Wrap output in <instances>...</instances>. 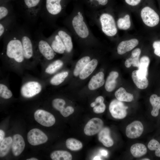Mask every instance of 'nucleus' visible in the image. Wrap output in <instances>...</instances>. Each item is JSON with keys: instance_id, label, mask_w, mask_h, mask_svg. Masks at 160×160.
<instances>
[{"instance_id": "nucleus-3", "label": "nucleus", "mask_w": 160, "mask_h": 160, "mask_svg": "<svg viewBox=\"0 0 160 160\" xmlns=\"http://www.w3.org/2000/svg\"><path fill=\"white\" fill-rule=\"evenodd\" d=\"M72 36L68 30L59 27L47 39L55 53L68 55L72 52Z\"/></svg>"}, {"instance_id": "nucleus-50", "label": "nucleus", "mask_w": 160, "mask_h": 160, "mask_svg": "<svg viewBox=\"0 0 160 160\" xmlns=\"http://www.w3.org/2000/svg\"><path fill=\"white\" fill-rule=\"evenodd\" d=\"M158 1H159V2L160 4V0H158Z\"/></svg>"}, {"instance_id": "nucleus-26", "label": "nucleus", "mask_w": 160, "mask_h": 160, "mask_svg": "<svg viewBox=\"0 0 160 160\" xmlns=\"http://www.w3.org/2000/svg\"><path fill=\"white\" fill-rule=\"evenodd\" d=\"M119 76V73L116 71L111 72L108 76L105 82V87L106 91L111 92L115 88L116 79Z\"/></svg>"}, {"instance_id": "nucleus-31", "label": "nucleus", "mask_w": 160, "mask_h": 160, "mask_svg": "<svg viewBox=\"0 0 160 160\" xmlns=\"http://www.w3.org/2000/svg\"><path fill=\"white\" fill-rule=\"evenodd\" d=\"M89 55L82 57L77 62L73 71V74L76 77L79 75L81 72L86 65L91 60Z\"/></svg>"}, {"instance_id": "nucleus-20", "label": "nucleus", "mask_w": 160, "mask_h": 160, "mask_svg": "<svg viewBox=\"0 0 160 160\" xmlns=\"http://www.w3.org/2000/svg\"><path fill=\"white\" fill-rule=\"evenodd\" d=\"M68 75L67 71H63L57 73L49 78L44 80L46 86L50 85L53 86H58L63 83Z\"/></svg>"}, {"instance_id": "nucleus-30", "label": "nucleus", "mask_w": 160, "mask_h": 160, "mask_svg": "<svg viewBox=\"0 0 160 160\" xmlns=\"http://www.w3.org/2000/svg\"><path fill=\"white\" fill-rule=\"evenodd\" d=\"M115 95L118 100L122 102H130L133 100L132 94L127 92L124 88L121 87L115 92Z\"/></svg>"}, {"instance_id": "nucleus-38", "label": "nucleus", "mask_w": 160, "mask_h": 160, "mask_svg": "<svg viewBox=\"0 0 160 160\" xmlns=\"http://www.w3.org/2000/svg\"><path fill=\"white\" fill-rule=\"evenodd\" d=\"M148 147L150 150H155L156 156L160 157V143L157 140L154 139L151 140L148 144Z\"/></svg>"}, {"instance_id": "nucleus-40", "label": "nucleus", "mask_w": 160, "mask_h": 160, "mask_svg": "<svg viewBox=\"0 0 160 160\" xmlns=\"http://www.w3.org/2000/svg\"><path fill=\"white\" fill-rule=\"evenodd\" d=\"M106 106L104 102L98 103L93 107V111L96 113H101L105 111Z\"/></svg>"}, {"instance_id": "nucleus-6", "label": "nucleus", "mask_w": 160, "mask_h": 160, "mask_svg": "<svg viewBox=\"0 0 160 160\" xmlns=\"http://www.w3.org/2000/svg\"><path fill=\"white\" fill-rule=\"evenodd\" d=\"M34 41L36 55L41 67L53 60L55 53L41 32H37Z\"/></svg>"}, {"instance_id": "nucleus-5", "label": "nucleus", "mask_w": 160, "mask_h": 160, "mask_svg": "<svg viewBox=\"0 0 160 160\" xmlns=\"http://www.w3.org/2000/svg\"><path fill=\"white\" fill-rule=\"evenodd\" d=\"M22 44L27 69H31L39 63L37 58L34 40L29 31L24 28L18 27Z\"/></svg>"}, {"instance_id": "nucleus-14", "label": "nucleus", "mask_w": 160, "mask_h": 160, "mask_svg": "<svg viewBox=\"0 0 160 160\" xmlns=\"http://www.w3.org/2000/svg\"><path fill=\"white\" fill-rule=\"evenodd\" d=\"M27 139L33 145H37L45 143L48 140L46 135L39 129L34 128L28 133Z\"/></svg>"}, {"instance_id": "nucleus-45", "label": "nucleus", "mask_w": 160, "mask_h": 160, "mask_svg": "<svg viewBox=\"0 0 160 160\" xmlns=\"http://www.w3.org/2000/svg\"><path fill=\"white\" fill-rule=\"evenodd\" d=\"M5 133L2 130H0V143H1L4 139Z\"/></svg>"}, {"instance_id": "nucleus-42", "label": "nucleus", "mask_w": 160, "mask_h": 160, "mask_svg": "<svg viewBox=\"0 0 160 160\" xmlns=\"http://www.w3.org/2000/svg\"><path fill=\"white\" fill-rule=\"evenodd\" d=\"M93 1L95 3L93 9L91 11L97 10V7L106 5L108 4L109 0H90Z\"/></svg>"}, {"instance_id": "nucleus-46", "label": "nucleus", "mask_w": 160, "mask_h": 160, "mask_svg": "<svg viewBox=\"0 0 160 160\" xmlns=\"http://www.w3.org/2000/svg\"><path fill=\"white\" fill-rule=\"evenodd\" d=\"M101 152L102 155L105 156H107L108 153L107 151L104 150H102Z\"/></svg>"}, {"instance_id": "nucleus-44", "label": "nucleus", "mask_w": 160, "mask_h": 160, "mask_svg": "<svg viewBox=\"0 0 160 160\" xmlns=\"http://www.w3.org/2000/svg\"><path fill=\"white\" fill-rule=\"evenodd\" d=\"M104 98L102 96H99L97 97L95 99V102L92 103L90 106L92 107L95 106L97 104L102 102H104Z\"/></svg>"}, {"instance_id": "nucleus-21", "label": "nucleus", "mask_w": 160, "mask_h": 160, "mask_svg": "<svg viewBox=\"0 0 160 160\" xmlns=\"http://www.w3.org/2000/svg\"><path fill=\"white\" fill-rule=\"evenodd\" d=\"M138 43V40L136 39L122 41L119 43L117 46V53L120 55L124 54L132 50L136 47Z\"/></svg>"}, {"instance_id": "nucleus-49", "label": "nucleus", "mask_w": 160, "mask_h": 160, "mask_svg": "<svg viewBox=\"0 0 160 160\" xmlns=\"http://www.w3.org/2000/svg\"><path fill=\"white\" fill-rule=\"evenodd\" d=\"M142 160H149L150 159L148 158H144L142 159Z\"/></svg>"}, {"instance_id": "nucleus-36", "label": "nucleus", "mask_w": 160, "mask_h": 160, "mask_svg": "<svg viewBox=\"0 0 160 160\" xmlns=\"http://www.w3.org/2000/svg\"><path fill=\"white\" fill-rule=\"evenodd\" d=\"M65 144L67 148L72 151H79L83 147L82 143L80 141L72 138L67 139Z\"/></svg>"}, {"instance_id": "nucleus-47", "label": "nucleus", "mask_w": 160, "mask_h": 160, "mask_svg": "<svg viewBox=\"0 0 160 160\" xmlns=\"http://www.w3.org/2000/svg\"><path fill=\"white\" fill-rule=\"evenodd\" d=\"M93 160H101L100 157L99 156H95L93 159Z\"/></svg>"}, {"instance_id": "nucleus-11", "label": "nucleus", "mask_w": 160, "mask_h": 160, "mask_svg": "<svg viewBox=\"0 0 160 160\" xmlns=\"http://www.w3.org/2000/svg\"><path fill=\"white\" fill-rule=\"evenodd\" d=\"M64 60L61 59L53 60L41 66V79L45 80L52 76L63 66Z\"/></svg>"}, {"instance_id": "nucleus-16", "label": "nucleus", "mask_w": 160, "mask_h": 160, "mask_svg": "<svg viewBox=\"0 0 160 160\" xmlns=\"http://www.w3.org/2000/svg\"><path fill=\"white\" fill-rule=\"evenodd\" d=\"M143 129L142 123L139 121H135L127 126L126 129V134L129 138H136L141 135Z\"/></svg>"}, {"instance_id": "nucleus-10", "label": "nucleus", "mask_w": 160, "mask_h": 160, "mask_svg": "<svg viewBox=\"0 0 160 160\" xmlns=\"http://www.w3.org/2000/svg\"><path fill=\"white\" fill-rule=\"evenodd\" d=\"M141 16L143 23L148 27H155L159 23L160 18L159 14L150 6L143 8L141 11Z\"/></svg>"}, {"instance_id": "nucleus-22", "label": "nucleus", "mask_w": 160, "mask_h": 160, "mask_svg": "<svg viewBox=\"0 0 160 160\" xmlns=\"http://www.w3.org/2000/svg\"><path fill=\"white\" fill-rule=\"evenodd\" d=\"M104 83V73L100 71L91 78L88 83V88L91 90H94L102 87Z\"/></svg>"}, {"instance_id": "nucleus-2", "label": "nucleus", "mask_w": 160, "mask_h": 160, "mask_svg": "<svg viewBox=\"0 0 160 160\" xmlns=\"http://www.w3.org/2000/svg\"><path fill=\"white\" fill-rule=\"evenodd\" d=\"M63 23L72 36L79 43L84 45L97 44L98 40L90 28L85 13L81 8H74L65 19Z\"/></svg>"}, {"instance_id": "nucleus-12", "label": "nucleus", "mask_w": 160, "mask_h": 160, "mask_svg": "<svg viewBox=\"0 0 160 160\" xmlns=\"http://www.w3.org/2000/svg\"><path fill=\"white\" fill-rule=\"evenodd\" d=\"M128 108L122 102L114 99L110 103L109 107L110 112L114 118L122 119L125 118L127 114V109Z\"/></svg>"}, {"instance_id": "nucleus-32", "label": "nucleus", "mask_w": 160, "mask_h": 160, "mask_svg": "<svg viewBox=\"0 0 160 160\" xmlns=\"http://www.w3.org/2000/svg\"><path fill=\"white\" fill-rule=\"evenodd\" d=\"M50 157L52 160H71L72 157L68 152L62 150L55 151L50 154Z\"/></svg>"}, {"instance_id": "nucleus-25", "label": "nucleus", "mask_w": 160, "mask_h": 160, "mask_svg": "<svg viewBox=\"0 0 160 160\" xmlns=\"http://www.w3.org/2000/svg\"><path fill=\"white\" fill-rule=\"evenodd\" d=\"M150 62L149 58L148 56H144L141 58L138 69L137 70V74L139 77L143 78L147 76Z\"/></svg>"}, {"instance_id": "nucleus-39", "label": "nucleus", "mask_w": 160, "mask_h": 160, "mask_svg": "<svg viewBox=\"0 0 160 160\" xmlns=\"http://www.w3.org/2000/svg\"><path fill=\"white\" fill-rule=\"evenodd\" d=\"M15 14L11 9L5 6H0V21Z\"/></svg>"}, {"instance_id": "nucleus-19", "label": "nucleus", "mask_w": 160, "mask_h": 160, "mask_svg": "<svg viewBox=\"0 0 160 160\" xmlns=\"http://www.w3.org/2000/svg\"><path fill=\"white\" fill-rule=\"evenodd\" d=\"M25 145L24 140L20 135L17 134L13 136L11 147L14 156L19 155L24 150Z\"/></svg>"}, {"instance_id": "nucleus-1", "label": "nucleus", "mask_w": 160, "mask_h": 160, "mask_svg": "<svg viewBox=\"0 0 160 160\" xmlns=\"http://www.w3.org/2000/svg\"><path fill=\"white\" fill-rule=\"evenodd\" d=\"M0 57L6 69L22 75L27 69L18 27L17 25L3 38Z\"/></svg>"}, {"instance_id": "nucleus-18", "label": "nucleus", "mask_w": 160, "mask_h": 160, "mask_svg": "<svg viewBox=\"0 0 160 160\" xmlns=\"http://www.w3.org/2000/svg\"><path fill=\"white\" fill-rule=\"evenodd\" d=\"M15 14L0 21V38H3L16 25Z\"/></svg>"}, {"instance_id": "nucleus-48", "label": "nucleus", "mask_w": 160, "mask_h": 160, "mask_svg": "<svg viewBox=\"0 0 160 160\" xmlns=\"http://www.w3.org/2000/svg\"><path fill=\"white\" fill-rule=\"evenodd\" d=\"M26 160H38V159L32 157L29 159H27Z\"/></svg>"}, {"instance_id": "nucleus-15", "label": "nucleus", "mask_w": 160, "mask_h": 160, "mask_svg": "<svg viewBox=\"0 0 160 160\" xmlns=\"http://www.w3.org/2000/svg\"><path fill=\"white\" fill-rule=\"evenodd\" d=\"M103 126V122L101 119L98 118H93L86 124L84 128V132L87 135H94L100 131Z\"/></svg>"}, {"instance_id": "nucleus-27", "label": "nucleus", "mask_w": 160, "mask_h": 160, "mask_svg": "<svg viewBox=\"0 0 160 160\" xmlns=\"http://www.w3.org/2000/svg\"><path fill=\"white\" fill-rule=\"evenodd\" d=\"M141 52V50L140 48H137L134 49L132 52L130 57L125 61V66L129 68L132 65L134 67H138L140 64L139 57Z\"/></svg>"}, {"instance_id": "nucleus-41", "label": "nucleus", "mask_w": 160, "mask_h": 160, "mask_svg": "<svg viewBox=\"0 0 160 160\" xmlns=\"http://www.w3.org/2000/svg\"><path fill=\"white\" fill-rule=\"evenodd\" d=\"M152 46L154 54L160 57V40L154 41Z\"/></svg>"}, {"instance_id": "nucleus-43", "label": "nucleus", "mask_w": 160, "mask_h": 160, "mask_svg": "<svg viewBox=\"0 0 160 160\" xmlns=\"http://www.w3.org/2000/svg\"><path fill=\"white\" fill-rule=\"evenodd\" d=\"M142 0H124L125 3L128 5L135 7L139 5Z\"/></svg>"}, {"instance_id": "nucleus-13", "label": "nucleus", "mask_w": 160, "mask_h": 160, "mask_svg": "<svg viewBox=\"0 0 160 160\" xmlns=\"http://www.w3.org/2000/svg\"><path fill=\"white\" fill-rule=\"evenodd\" d=\"M34 117L39 123L46 127L52 126L55 122V118L52 114L42 109H38L35 112Z\"/></svg>"}, {"instance_id": "nucleus-29", "label": "nucleus", "mask_w": 160, "mask_h": 160, "mask_svg": "<svg viewBox=\"0 0 160 160\" xmlns=\"http://www.w3.org/2000/svg\"><path fill=\"white\" fill-rule=\"evenodd\" d=\"M130 151L134 157L138 158L145 155L147 152V149L143 144L136 143L131 146Z\"/></svg>"}, {"instance_id": "nucleus-7", "label": "nucleus", "mask_w": 160, "mask_h": 160, "mask_svg": "<svg viewBox=\"0 0 160 160\" xmlns=\"http://www.w3.org/2000/svg\"><path fill=\"white\" fill-rule=\"evenodd\" d=\"M46 86L44 79L26 75L22 79L20 95L25 98H31L40 93Z\"/></svg>"}, {"instance_id": "nucleus-17", "label": "nucleus", "mask_w": 160, "mask_h": 160, "mask_svg": "<svg viewBox=\"0 0 160 160\" xmlns=\"http://www.w3.org/2000/svg\"><path fill=\"white\" fill-rule=\"evenodd\" d=\"M53 108L60 112L61 114L64 117H67L72 114L74 109L72 106H68L65 107L66 102L64 100L60 98H56L52 101Z\"/></svg>"}, {"instance_id": "nucleus-4", "label": "nucleus", "mask_w": 160, "mask_h": 160, "mask_svg": "<svg viewBox=\"0 0 160 160\" xmlns=\"http://www.w3.org/2000/svg\"><path fill=\"white\" fill-rule=\"evenodd\" d=\"M86 13L91 21L98 26L107 36L113 37L116 34L117 29L115 20L111 14L98 10Z\"/></svg>"}, {"instance_id": "nucleus-24", "label": "nucleus", "mask_w": 160, "mask_h": 160, "mask_svg": "<svg viewBox=\"0 0 160 160\" xmlns=\"http://www.w3.org/2000/svg\"><path fill=\"white\" fill-rule=\"evenodd\" d=\"M98 60L94 58L89 62L81 72L79 76L80 79L84 80L88 78L93 72L98 64Z\"/></svg>"}, {"instance_id": "nucleus-35", "label": "nucleus", "mask_w": 160, "mask_h": 160, "mask_svg": "<svg viewBox=\"0 0 160 160\" xmlns=\"http://www.w3.org/2000/svg\"><path fill=\"white\" fill-rule=\"evenodd\" d=\"M12 139L10 137H6L0 143V156L3 157L8 153L12 146Z\"/></svg>"}, {"instance_id": "nucleus-28", "label": "nucleus", "mask_w": 160, "mask_h": 160, "mask_svg": "<svg viewBox=\"0 0 160 160\" xmlns=\"http://www.w3.org/2000/svg\"><path fill=\"white\" fill-rule=\"evenodd\" d=\"M7 80L2 79L0 82V96L1 98L8 99L12 96L13 94L9 89Z\"/></svg>"}, {"instance_id": "nucleus-9", "label": "nucleus", "mask_w": 160, "mask_h": 160, "mask_svg": "<svg viewBox=\"0 0 160 160\" xmlns=\"http://www.w3.org/2000/svg\"><path fill=\"white\" fill-rule=\"evenodd\" d=\"M41 0H24L25 6L24 15L30 22L34 23L40 16L41 8L40 4Z\"/></svg>"}, {"instance_id": "nucleus-23", "label": "nucleus", "mask_w": 160, "mask_h": 160, "mask_svg": "<svg viewBox=\"0 0 160 160\" xmlns=\"http://www.w3.org/2000/svg\"><path fill=\"white\" fill-rule=\"evenodd\" d=\"M98 139L105 146L107 147L112 146L114 142L110 136V131L107 127L102 128L99 132Z\"/></svg>"}, {"instance_id": "nucleus-8", "label": "nucleus", "mask_w": 160, "mask_h": 160, "mask_svg": "<svg viewBox=\"0 0 160 160\" xmlns=\"http://www.w3.org/2000/svg\"><path fill=\"white\" fill-rule=\"evenodd\" d=\"M63 0H46L44 9L41 11L40 16L51 26H55L57 19L65 13Z\"/></svg>"}, {"instance_id": "nucleus-37", "label": "nucleus", "mask_w": 160, "mask_h": 160, "mask_svg": "<svg viewBox=\"0 0 160 160\" xmlns=\"http://www.w3.org/2000/svg\"><path fill=\"white\" fill-rule=\"evenodd\" d=\"M117 24L118 28L120 29L126 30L128 29L131 26L129 15L127 14L123 18H119Z\"/></svg>"}, {"instance_id": "nucleus-34", "label": "nucleus", "mask_w": 160, "mask_h": 160, "mask_svg": "<svg viewBox=\"0 0 160 160\" xmlns=\"http://www.w3.org/2000/svg\"><path fill=\"white\" fill-rule=\"evenodd\" d=\"M133 81L136 86L140 89H146L148 85V81L146 77L141 78L137 74V70L133 71L132 74Z\"/></svg>"}, {"instance_id": "nucleus-33", "label": "nucleus", "mask_w": 160, "mask_h": 160, "mask_svg": "<svg viewBox=\"0 0 160 160\" xmlns=\"http://www.w3.org/2000/svg\"><path fill=\"white\" fill-rule=\"evenodd\" d=\"M149 100L153 107L151 115L153 116L156 117L158 116L160 109V97L153 94L151 95Z\"/></svg>"}]
</instances>
